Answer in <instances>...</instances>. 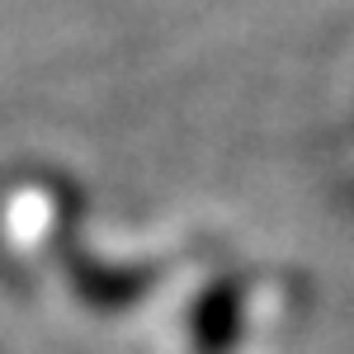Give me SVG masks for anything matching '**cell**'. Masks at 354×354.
<instances>
[{"label": "cell", "mask_w": 354, "mask_h": 354, "mask_svg": "<svg viewBox=\"0 0 354 354\" xmlns=\"http://www.w3.org/2000/svg\"><path fill=\"white\" fill-rule=\"evenodd\" d=\"M241 317H245V293L241 283L218 279L208 293H198L189 307V345L194 354H232L241 345Z\"/></svg>", "instance_id": "6da1fadb"}, {"label": "cell", "mask_w": 354, "mask_h": 354, "mask_svg": "<svg viewBox=\"0 0 354 354\" xmlns=\"http://www.w3.org/2000/svg\"><path fill=\"white\" fill-rule=\"evenodd\" d=\"M66 274H71V288L76 298H85L100 312H118V307H133L151 293V270H113V265H100L90 255H71L66 260Z\"/></svg>", "instance_id": "7a4b0ae2"}]
</instances>
